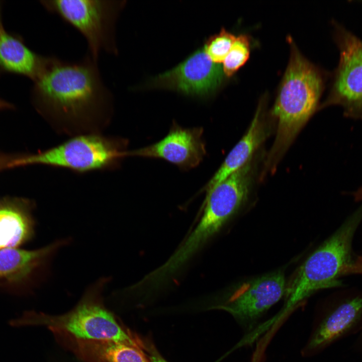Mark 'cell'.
Segmentation results:
<instances>
[{
	"label": "cell",
	"instance_id": "23",
	"mask_svg": "<svg viewBox=\"0 0 362 362\" xmlns=\"http://www.w3.org/2000/svg\"><path fill=\"white\" fill-rule=\"evenodd\" d=\"M354 197L355 201H359L362 200V187L355 192Z\"/></svg>",
	"mask_w": 362,
	"mask_h": 362
},
{
	"label": "cell",
	"instance_id": "6",
	"mask_svg": "<svg viewBox=\"0 0 362 362\" xmlns=\"http://www.w3.org/2000/svg\"><path fill=\"white\" fill-rule=\"evenodd\" d=\"M124 144L97 134L73 137L44 152L14 159L11 167L39 164L83 172L105 169L126 156Z\"/></svg>",
	"mask_w": 362,
	"mask_h": 362
},
{
	"label": "cell",
	"instance_id": "22",
	"mask_svg": "<svg viewBox=\"0 0 362 362\" xmlns=\"http://www.w3.org/2000/svg\"><path fill=\"white\" fill-rule=\"evenodd\" d=\"M13 108V105L0 98V110Z\"/></svg>",
	"mask_w": 362,
	"mask_h": 362
},
{
	"label": "cell",
	"instance_id": "9",
	"mask_svg": "<svg viewBox=\"0 0 362 362\" xmlns=\"http://www.w3.org/2000/svg\"><path fill=\"white\" fill-rule=\"evenodd\" d=\"M224 76L222 66L213 62L202 48L176 67L155 77L151 84L186 95L205 96L221 86Z\"/></svg>",
	"mask_w": 362,
	"mask_h": 362
},
{
	"label": "cell",
	"instance_id": "18",
	"mask_svg": "<svg viewBox=\"0 0 362 362\" xmlns=\"http://www.w3.org/2000/svg\"><path fill=\"white\" fill-rule=\"evenodd\" d=\"M235 39L233 34L222 28L219 33L209 38L205 43L204 50L213 62L220 64Z\"/></svg>",
	"mask_w": 362,
	"mask_h": 362
},
{
	"label": "cell",
	"instance_id": "13",
	"mask_svg": "<svg viewBox=\"0 0 362 362\" xmlns=\"http://www.w3.org/2000/svg\"><path fill=\"white\" fill-rule=\"evenodd\" d=\"M58 341L84 362H150L141 348L114 341L81 339L61 333Z\"/></svg>",
	"mask_w": 362,
	"mask_h": 362
},
{
	"label": "cell",
	"instance_id": "2",
	"mask_svg": "<svg viewBox=\"0 0 362 362\" xmlns=\"http://www.w3.org/2000/svg\"><path fill=\"white\" fill-rule=\"evenodd\" d=\"M290 58L272 110L277 122L274 142L265 160L273 172L300 130L318 109L326 74L301 53L291 37Z\"/></svg>",
	"mask_w": 362,
	"mask_h": 362
},
{
	"label": "cell",
	"instance_id": "4",
	"mask_svg": "<svg viewBox=\"0 0 362 362\" xmlns=\"http://www.w3.org/2000/svg\"><path fill=\"white\" fill-rule=\"evenodd\" d=\"M361 219L362 211L355 213L306 259L286 287L281 315L316 291L340 285L338 278L351 261L352 239Z\"/></svg>",
	"mask_w": 362,
	"mask_h": 362
},
{
	"label": "cell",
	"instance_id": "12",
	"mask_svg": "<svg viewBox=\"0 0 362 362\" xmlns=\"http://www.w3.org/2000/svg\"><path fill=\"white\" fill-rule=\"evenodd\" d=\"M0 4V74L21 75L35 81L44 70L48 56L31 49L21 36L8 32L4 26Z\"/></svg>",
	"mask_w": 362,
	"mask_h": 362
},
{
	"label": "cell",
	"instance_id": "20",
	"mask_svg": "<svg viewBox=\"0 0 362 362\" xmlns=\"http://www.w3.org/2000/svg\"><path fill=\"white\" fill-rule=\"evenodd\" d=\"M347 274L362 275V255L358 256L343 268L341 276Z\"/></svg>",
	"mask_w": 362,
	"mask_h": 362
},
{
	"label": "cell",
	"instance_id": "3",
	"mask_svg": "<svg viewBox=\"0 0 362 362\" xmlns=\"http://www.w3.org/2000/svg\"><path fill=\"white\" fill-rule=\"evenodd\" d=\"M111 278L104 277L90 285L77 305L59 315L34 311L13 319V326L41 325L81 339L111 340L141 347V339L124 328L105 306L103 293Z\"/></svg>",
	"mask_w": 362,
	"mask_h": 362
},
{
	"label": "cell",
	"instance_id": "17",
	"mask_svg": "<svg viewBox=\"0 0 362 362\" xmlns=\"http://www.w3.org/2000/svg\"><path fill=\"white\" fill-rule=\"evenodd\" d=\"M250 53L249 36L241 34L237 37L223 62L225 76L232 77L248 61Z\"/></svg>",
	"mask_w": 362,
	"mask_h": 362
},
{
	"label": "cell",
	"instance_id": "15",
	"mask_svg": "<svg viewBox=\"0 0 362 362\" xmlns=\"http://www.w3.org/2000/svg\"><path fill=\"white\" fill-rule=\"evenodd\" d=\"M362 323V297L342 302L320 322L309 341L306 350H319L349 333Z\"/></svg>",
	"mask_w": 362,
	"mask_h": 362
},
{
	"label": "cell",
	"instance_id": "14",
	"mask_svg": "<svg viewBox=\"0 0 362 362\" xmlns=\"http://www.w3.org/2000/svg\"><path fill=\"white\" fill-rule=\"evenodd\" d=\"M247 131L228 154L220 167L202 189L206 194L251 160L253 153L267 136L264 103L261 100Z\"/></svg>",
	"mask_w": 362,
	"mask_h": 362
},
{
	"label": "cell",
	"instance_id": "16",
	"mask_svg": "<svg viewBox=\"0 0 362 362\" xmlns=\"http://www.w3.org/2000/svg\"><path fill=\"white\" fill-rule=\"evenodd\" d=\"M32 232V221L26 213L10 207L0 210V249L16 247Z\"/></svg>",
	"mask_w": 362,
	"mask_h": 362
},
{
	"label": "cell",
	"instance_id": "19",
	"mask_svg": "<svg viewBox=\"0 0 362 362\" xmlns=\"http://www.w3.org/2000/svg\"><path fill=\"white\" fill-rule=\"evenodd\" d=\"M142 349L150 362H167L157 350L155 347L149 341L142 340Z\"/></svg>",
	"mask_w": 362,
	"mask_h": 362
},
{
	"label": "cell",
	"instance_id": "10",
	"mask_svg": "<svg viewBox=\"0 0 362 362\" xmlns=\"http://www.w3.org/2000/svg\"><path fill=\"white\" fill-rule=\"evenodd\" d=\"M201 127L184 128L173 124L167 135L152 145L131 151L126 156L160 158L181 169L195 167L206 154Z\"/></svg>",
	"mask_w": 362,
	"mask_h": 362
},
{
	"label": "cell",
	"instance_id": "8",
	"mask_svg": "<svg viewBox=\"0 0 362 362\" xmlns=\"http://www.w3.org/2000/svg\"><path fill=\"white\" fill-rule=\"evenodd\" d=\"M286 289L284 274L277 272L244 283L220 307L249 329L285 295Z\"/></svg>",
	"mask_w": 362,
	"mask_h": 362
},
{
	"label": "cell",
	"instance_id": "21",
	"mask_svg": "<svg viewBox=\"0 0 362 362\" xmlns=\"http://www.w3.org/2000/svg\"><path fill=\"white\" fill-rule=\"evenodd\" d=\"M13 159L8 157L0 155V170L10 167V163Z\"/></svg>",
	"mask_w": 362,
	"mask_h": 362
},
{
	"label": "cell",
	"instance_id": "11",
	"mask_svg": "<svg viewBox=\"0 0 362 362\" xmlns=\"http://www.w3.org/2000/svg\"><path fill=\"white\" fill-rule=\"evenodd\" d=\"M69 237L59 238L34 250L15 248L0 250V281L19 282L35 271L48 266L60 249L69 244Z\"/></svg>",
	"mask_w": 362,
	"mask_h": 362
},
{
	"label": "cell",
	"instance_id": "24",
	"mask_svg": "<svg viewBox=\"0 0 362 362\" xmlns=\"http://www.w3.org/2000/svg\"><path fill=\"white\" fill-rule=\"evenodd\" d=\"M361 3H362V1H361Z\"/></svg>",
	"mask_w": 362,
	"mask_h": 362
},
{
	"label": "cell",
	"instance_id": "5",
	"mask_svg": "<svg viewBox=\"0 0 362 362\" xmlns=\"http://www.w3.org/2000/svg\"><path fill=\"white\" fill-rule=\"evenodd\" d=\"M49 12L79 32L88 45L87 54L98 61L105 51L117 56V21L125 5V1L43 0Z\"/></svg>",
	"mask_w": 362,
	"mask_h": 362
},
{
	"label": "cell",
	"instance_id": "1",
	"mask_svg": "<svg viewBox=\"0 0 362 362\" xmlns=\"http://www.w3.org/2000/svg\"><path fill=\"white\" fill-rule=\"evenodd\" d=\"M97 61L88 54L76 61L49 56L31 90L39 109L71 122L90 121L109 113L113 95L102 78Z\"/></svg>",
	"mask_w": 362,
	"mask_h": 362
},
{
	"label": "cell",
	"instance_id": "7",
	"mask_svg": "<svg viewBox=\"0 0 362 362\" xmlns=\"http://www.w3.org/2000/svg\"><path fill=\"white\" fill-rule=\"evenodd\" d=\"M332 24L339 58L322 107L339 106L345 117L362 119V40L339 23Z\"/></svg>",
	"mask_w": 362,
	"mask_h": 362
}]
</instances>
